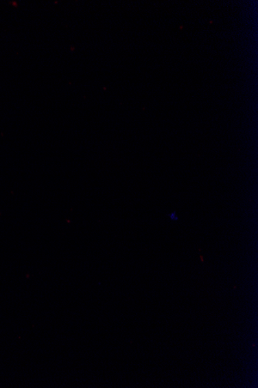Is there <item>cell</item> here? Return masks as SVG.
I'll list each match as a JSON object with an SVG mask.
<instances>
[{
  "mask_svg": "<svg viewBox=\"0 0 258 388\" xmlns=\"http://www.w3.org/2000/svg\"><path fill=\"white\" fill-rule=\"evenodd\" d=\"M168 216H169V217L170 218V219H171L172 220H173V221H178V220H179V218H178V217L176 216V212H174V213H172V214H169Z\"/></svg>",
  "mask_w": 258,
  "mask_h": 388,
  "instance_id": "cell-1",
  "label": "cell"
}]
</instances>
